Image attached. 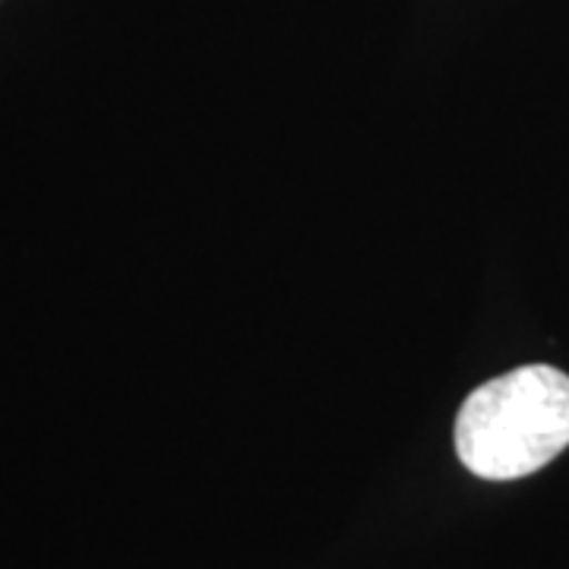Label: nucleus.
<instances>
[{
    "mask_svg": "<svg viewBox=\"0 0 569 569\" xmlns=\"http://www.w3.org/2000/svg\"><path fill=\"white\" fill-rule=\"evenodd\" d=\"M569 447V377L526 365L493 377L456 415V452L485 481L535 475Z\"/></svg>",
    "mask_w": 569,
    "mask_h": 569,
    "instance_id": "1",
    "label": "nucleus"
}]
</instances>
